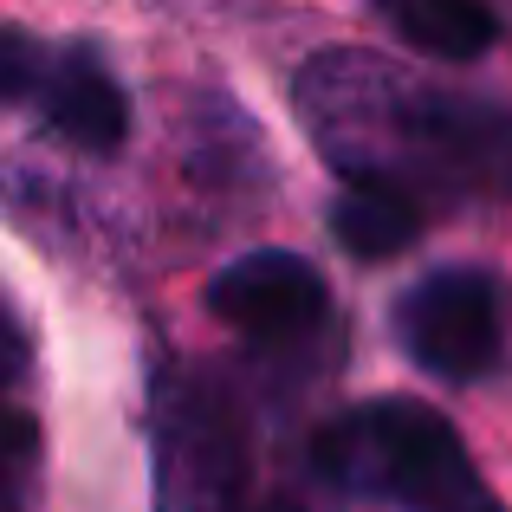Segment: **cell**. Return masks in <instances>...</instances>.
<instances>
[{"label": "cell", "mask_w": 512, "mask_h": 512, "mask_svg": "<svg viewBox=\"0 0 512 512\" xmlns=\"http://www.w3.org/2000/svg\"><path fill=\"white\" fill-rule=\"evenodd\" d=\"M292 98L344 188L383 182L428 214L512 195V111L493 98H467L350 46L318 52Z\"/></svg>", "instance_id": "obj_1"}, {"label": "cell", "mask_w": 512, "mask_h": 512, "mask_svg": "<svg viewBox=\"0 0 512 512\" xmlns=\"http://www.w3.org/2000/svg\"><path fill=\"white\" fill-rule=\"evenodd\" d=\"M312 474L350 500L402 512H500L454 422L415 396H376L344 409L312 441Z\"/></svg>", "instance_id": "obj_2"}, {"label": "cell", "mask_w": 512, "mask_h": 512, "mask_svg": "<svg viewBox=\"0 0 512 512\" xmlns=\"http://www.w3.org/2000/svg\"><path fill=\"white\" fill-rule=\"evenodd\" d=\"M156 512H253V422L221 376H163L150 415Z\"/></svg>", "instance_id": "obj_3"}, {"label": "cell", "mask_w": 512, "mask_h": 512, "mask_svg": "<svg viewBox=\"0 0 512 512\" xmlns=\"http://www.w3.org/2000/svg\"><path fill=\"white\" fill-rule=\"evenodd\" d=\"M506 286L487 266H441L396 305V344L441 383H480L506 357Z\"/></svg>", "instance_id": "obj_4"}, {"label": "cell", "mask_w": 512, "mask_h": 512, "mask_svg": "<svg viewBox=\"0 0 512 512\" xmlns=\"http://www.w3.org/2000/svg\"><path fill=\"white\" fill-rule=\"evenodd\" d=\"M208 312L227 331H240L260 357H305L331 331V286L305 253L260 247L227 260L208 279Z\"/></svg>", "instance_id": "obj_5"}, {"label": "cell", "mask_w": 512, "mask_h": 512, "mask_svg": "<svg viewBox=\"0 0 512 512\" xmlns=\"http://www.w3.org/2000/svg\"><path fill=\"white\" fill-rule=\"evenodd\" d=\"M39 111H46V124L65 143H78L91 156L124 150V137H130V98L98 46H59V65H52V85L39 98Z\"/></svg>", "instance_id": "obj_6"}, {"label": "cell", "mask_w": 512, "mask_h": 512, "mask_svg": "<svg viewBox=\"0 0 512 512\" xmlns=\"http://www.w3.org/2000/svg\"><path fill=\"white\" fill-rule=\"evenodd\" d=\"M428 221H435V214H428L422 201H409L402 188H383V182L344 188L338 208H331V234H338V247L357 253V260H396Z\"/></svg>", "instance_id": "obj_7"}, {"label": "cell", "mask_w": 512, "mask_h": 512, "mask_svg": "<svg viewBox=\"0 0 512 512\" xmlns=\"http://www.w3.org/2000/svg\"><path fill=\"white\" fill-rule=\"evenodd\" d=\"M383 26L415 52L435 59H480L500 39V13L474 7V0H389Z\"/></svg>", "instance_id": "obj_8"}, {"label": "cell", "mask_w": 512, "mask_h": 512, "mask_svg": "<svg viewBox=\"0 0 512 512\" xmlns=\"http://www.w3.org/2000/svg\"><path fill=\"white\" fill-rule=\"evenodd\" d=\"M39 454H46L39 422L13 396H0V512H26V506H33Z\"/></svg>", "instance_id": "obj_9"}, {"label": "cell", "mask_w": 512, "mask_h": 512, "mask_svg": "<svg viewBox=\"0 0 512 512\" xmlns=\"http://www.w3.org/2000/svg\"><path fill=\"white\" fill-rule=\"evenodd\" d=\"M52 65H59V46L33 39L26 26H0V104L20 98H46Z\"/></svg>", "instance_id": "obj_10"}, {"label": "cell", "mask_w": 512, "mask_h": 512, "mask_svg": "<svg viewBox=\"0 0 512 512\" xmlns=\"http://www.w3.org/2000/svg\"><path fill=\"white\" fill-rule=\"evenodd\" d=\"M20 363H26V350H20V331H13V318L0 312V383H13V376H20Z\"/></svg>", "instance_id": "obj_11"}]
</instances>
